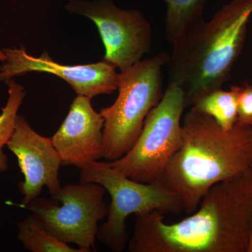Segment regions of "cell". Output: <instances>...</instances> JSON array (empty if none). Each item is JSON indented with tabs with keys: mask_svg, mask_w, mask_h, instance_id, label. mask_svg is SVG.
Listing matches in <instances>:
<instances>
[{
	"mask_svg": "<svg viewBox=\"0 0 252 252\" xmlns=\"http://www.w3.org/2000/svg\"><path fill=\"white\" fill-rule=\"evenodd\" d=\"M137 215L130 252H247L252 223V167L212 187L190 216L168 223Z\"/></svg>",
	"mask_w": 252,
	"mask_h": 252,
	"instance_id": "6da1fadb",
	"label": "cell"
},
{
	"mask_svg": "<svg viewBox=\"0 0 252 252\" xmlns=\"http://www.w3.org/2000/svg\"><path fill=\"white\" fill-rule=\"evenodd\" d=\"M182 143L159 182L193 213L214 186L252 167V126L225 130L212 117L190 108L184 117Z\"/></svg>",
	"mask_w": 252,
	"mask_h": 252,
	"instance_id": "7a4b0ae2",
	"label": "cell"
},
{
	"mask_svg": "<svg viewBox=\"0 0 252 252\" xmlns=\"http://www.w3.org/2000/svg\"><path fill=\"white\" fill-rule=\"evenodd\" d=\"M252 16V0H233L209 21H195L172 44L167 84L183 91L186 107L228 80Z\"/></svg>",
	"mask_w": 252,
	"mask_h": 252,
	"instance_id": "3957f363",
	"label": "cell"
},
{
	"mask_svg": "<svg viewBox=\"0 0 252 252\" xmlns=\"http://www.w3.org/2000/svg\"><path fill=\"white\" fill-rule=\"evenodd\" d=\"M170 54L159 53L119 74L115 102L99 111L104 120V157L118 160L133 147L144 121L163 96L162 71Z\"/></svg>",
	"mask_w": 252,
	"mask_h": 252,
	"instance_id": "277c9868",
	"label": "cell"
},
{
	"mask_svg": "<svg viewBox=\"0 0 252 252\" xmlns=\"http://www.w3.org/2000/svg\"><path fill=\"white\" fill-rule=\"evenodd\" d=\"M80 181L102 186L111 197L107 220L99 226L97 238L114 252L127 244L126 219L158 211L178 215L183 211L180 197L160 182L145 184L119 173L108 161L97 160L81 169Z\"/></svg>",
	"mask_w": 252,
	"mask_h": 252,
	"instance_id": "5b68a950",
	"label": "cell"
},
{
	"mask_svg": "<svg viewBox=\"0 0 252 252\" xmlns=\"http://www.w3.org/2000/svg\"><path fill=\"white\" fill-rule=\"evenodd\" d=\"M185 94L167 84L160 102L149 113L140 136L124 157L109 165L119 173L140 183L158 182L182 143V117Z\"/></svg>",
	"mask_w": 252,
	"mask_h": 252,
	"instance_id": "8992f818",
	"label": "cell"
},
{
	"mask_svg": "<svg viewBox=\"0 0 252 252\" xmlns=\"http://www.w3.org/2000/svg\"><path fill=\"white\" fill-rule=\"evenodd\" d=\"M105 192L98 184L80 181L62 187L51 199L38 197L23 208L63 243L74 244L81 252H91L95 251L99 222L108 214Z\"/></svg>",
	"mask_w": 252,
	"mask_h": 252,
	"instance_id": "52a82bcc",
	"label": "cell"
},
{
	"mask_svg": "<svg viewBox=\"0 0 252 252\" xmlns=\"http://www.w3.org/2000/svg\"><path fill=\"white\" fill-rule=\"evenodd\" d=\"M67 11L94 21L104 48V61L125 71L151 51L152 28L138 9H122L110 0H71Z\"/></svg>",
	"mask_w": 252,
	"mask_h": 252,
	"instance_id": "ba28073f",
	"label": "cell"
},
{
	"mask_svg": "<svg viewBox=\"0 0 252 252\" xmlns=\"http://www.w3.org/2000/svg\"><path fill=\"white\" fill-rule=\"evenodd\" d=\"M4 51L7 59L0 66V81L6 82L29 72H47L65 81L77 94L90 98L117 90L119 74L116 67L106 61L67 65L54 61L47 52L39 57L31 56L23 46Z\"/></svg>",
	"mask_w": 252,
	"mask_h": 252,
	"instance_id": "9c48e42d",
	"label": "cell"
},
{
	"mask_svg": "<svg viewBox=\"0 0 252 252\" xmlns=\"http://www.w3.org/2000/svg\"><path fill=\"white\" fill-rule=\"evenodd\" d=\"M6 147L17 158L24 177L18 185L23 195L20 207L38 198L44 187L51 195L61 190L59 172L62 163L51 137L37 133L23 116L16 117L14 133Z\"/></svg>",
	"mask_w": 252,
	"mask_h": 252,
	"instance_id": "30bf717a",
	"label": "cell"
},
{
	"mask_svg": "<svg viewBox=\"0 0 252 252\" xmlns=\"http://www.w3.org/2000/svg\"><path fill=\"white\" fill-rule=\"evenodd\" d=\"M104 120L91 98L78 94L62 125L51 137L63 166L81 169L104 157Z\"/></svg>",
	"mask_w": 252,
	"mask_h": 252,
	"instance_id": "8fae6325",
	"label": "cell"
},
{
	"mask_svg": "<svg viewBox=\"0 0 252 252\" xmlns=\"http://www.w3.org/2000/svg\"><path fill=\"white\" fill-rule=\"evenodd\" d=\"M190 107L212 117L223 130H229L236 124L238 96L233 87L228 91L220 88L202 94Z\"/></svg>",
	"mask_w": 252,
	"mask_h": 252,
	"instance_id": "7c38bea8",
	"label": "cell"
},
{
	"mask_svg": "<svg viewBox=\"0 0 252 252\" xmlns=\"http://www.w3.org/2000/svg\"><path fill=\"white\" fill-rule=\"evenodd\" d=\"M18 240L32 252H81L63 243L46 229L41 220L32 214L18 223Z\"/></svg>",
	"mask_w": 252,
	"mask_h": 252,
	"instance_id": "4fadbf2b",
	"label": "cell"
},
{
	"mask_svg": "<svg viewBox=\"0 0 252 252\" xmlns=\"http://www.w3.org/2000/svg\"><path fill=\"white\" fill-rule=\"evenodd\" d=\"M166 4L165 36L170 44L203 17L207 0H163Z\"/></svg>",
	"mask_w": 252,
	"mask_h": 252,
	"instance_id": "5bb4252c",
	"label": "cell"
},
{
	"mask_svg": "<svg viewBox=\"0 0 252 252\" xmlns=\"http://www.w3.org/2000/svg\"><path fill=\"white\" fill-rule=\"evenodd\" d=\"M6 84L9 89V97L0 114V174L6 172L9 168L8 157L3 149L14 133L18 112L26 94L23 86L13 79L6 81Z\"/></svg>",
	"mask_w": 252,
	"mask_h": 252,
	"instance_id": "9a60e30c",
	"label": "cell"
},
{
	"mask_svg": "<svg viewBox=\"0 0 252 252\" xmlns=\"http://www.w3.org/2000/svg\"><path fill=\"white\" fill-rule=\"evenodd\" d=\"M238 96V125L252 126V85L232 86Z\"/></svg>",
	"mask_w": 252,
	"mask_h": 252,
	"instance_id": "2e32d148",
	"label": "cell"
},
{
	"mask_svg": "<svg viewBox=\"0 0 252 252\" xmlns=\"http://www.w3.org/2000/svg\"><path fill=\"white\" fill-rule=\"evenodd\" d=\"M247 252H252V223L251 229H250V236H249L248 250H247Z\"/></svg>",
	"mask_w": 252,
	"mask_h": 252,
	"instance_id": "e0dca14e",
	"label": "cell"
},
{
	"mask_svg": "<svg viewBox=\"0 0 252 252\" xmlns=\"http://www.w3.org/2000/svg\"><path fill=\"white\" fill-rule=\"evenodd\" d=\"M6 59H7V58H6V54H5L4 51L0 50V61L4 63L6 61Z\"/></svg>",
	"mask_w": 252,
	"mask_h": 252,
	"instance_id": "ac0fdd59",
	"label": "cell"
}]
</instances>
